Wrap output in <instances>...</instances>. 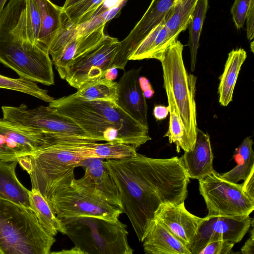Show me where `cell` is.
<instances>
[{
    "instance_id": "obj_1",
    "label": "cell",
    "mask_w": 254,
    "mask_h": 254,
    "mask_svg": "<svg viewBox=\"0 0 254 254\" xmlns=\"http://www.w3.org/2000/svg\"><path fill=\"white\" fill-rule=\"evenodd\" d=\"M104 163L118 188L123 212L140 242L161 204H179L187 197L190 178L181 157L153 158L137 152Z\"/></svg>"
},
{
    "instance_id": "obj_2",
    "label": "cell",
    "mask_w": 254,
    "mask_h": 254,
    "mask_svg": "<svg viewBox=\"0 0 254 254\" xmlns=\"http://www.w3.org/2000/svg\"><path fill=\"white\" fill-rule=\"evenodd\" d=\"M49 106L72 119L97 141L125 144L137 148L151 139L148 127L112 101L84 100L70 95L53 100Z\"/></svg>"
},
{
    "instance_id": "obj_3",
    "label": "cell",
    "mask_w": 254,
    "mask_h": 254,
    "mask_svg": "<svg viewBox=\"0 0 254 254\" xmlns=\"http://www.w3.org/2000/svg\"><path fill=\"white\" fill-rule=\"evenodd\" d=\"M26 0H9L0 15V63L20 77L54 84L49 52L32 43L26 23Z\"/></svg>"
},
{
    "instance_id": "obj_4",
    "label": "cell",
    "mask_w": 254,
    "mask_h": 254,
    "mask_svg": "<svg viewBox=\"0 0 254 254\" xmlns=\"http://www.w3.org/2000/svg\"><path fill=\"white\" fill-rule=\"evenodd\" d=\"M81 143L57 144L18 157V163L30 176L32 189L48 201L56 191L69 186L75 168L85 160Z\"/></svg>"
},
{
    "instance_id": "obj_5",
    "label": "cell",
    "mask_w": 254,
    "mask_h": 254,
    "mask_svg": "<svg viewBox=\"0 0 254 254\" xmlns=\"http://www.w3.org/2000/svg\"><path fill=\"white\" fill-rule=\"evenodd\" d=\"M55 242L31 208L0 199V254H49Z\"/></svg>"
},
{
    "instance_id": "obj_6",
    "label": "cell",
    "mask_w": 254,
    "mask_h": 254,
    "mask_svg": "<svg viewBox=\"0 0 254 254\" xmlns=\"http://www.w3.org/2000/svg\"><path fill=\"white\" fill-rule=\"evenodd\" d=\"M184 46L177 40L164 52L161 63L164 87L167 99L171 101L185 127L188 145L192 150L197 134L195 91L196 77L189 74L185 67Z\"/></svg>"
},
{
    "instance_id": "obj_7",
    "label": "cell",
    "mask_w": 254,
    "mask_h": 254,
    "mask_svg": "<svg viewBox=\"0 0 254 254\" xmlns=\"http://www.w3.org/2000/svg\"><path fill=\"white\" fill-rule=\"evenodd\" d=\"M82 254H132L127 225L119 220L81 216L60 219Z\"/></svg>"
},
{
    "instance_id": "obj_8",
    "label": "cell",
    "mask_w": 254,
    "mask_h": 254,
    "mask_svg": "<svg viewBox=\"0 0 254 254\" xmlns=\"http://www.w3.org/2000/svg\"><path fill=\"white\" fill-rule=\"evenodd\" d=\"M48 202L59 219L89 216L117 221L124 213L120 207L77 183L75 178L69 186L53 193Z\"/></svg>"
},
{
    "instance_id": "obj_9",
    "label": "cell",
    "mask_w": 254,
    "mask_h": 254,
    "mask_svg": "<svg viewBox=\"0 0 254 254\" xmlns=\"http://www.w3.org/2000/svg\"><path fill=\"white\" fill-rule=\"evenodd\" d=\"M198 181L207 216H249L254 210V200L244 192L243 183L227 181L214 169Z\"/></svg>"
},
{
    "instance_id": "obj_10",
    "label": "cell",
    "mask_w": 254,
    "mask_h": 254,
    "mask_svg": "<svg viewBox=\"0 0 254 254\" xmlns=\"http://www.w3.org/2000/svg\"><path fill=\"white\" fill-rule=\"evenodd\" d=\"M3 118L23 126L46 132L78 137L90 142L96 140L87 134L72 119L49 106L29 108L25 104L1 107Z\"/></svg>"
},
{
    "instance_id": "obj_11",
    "label": "cell",
    "mask_w": 254,
    "mask_h": 254,
    "mask_svg": "<svg viewBox=\"0 0 254 254\" xmlns=\"http://www.w3.org/2000/svg\"><path fill=\"white\" fill-rule=\"evenodd\" d=\"M119 43L117 38L106 35L100 43L72 62L64 79L78 89L88 81L104 77L111 67Z\"/></svg>"
},
{
    "instance_id": "obj_12",
    "label": "cell",
    "mask_w": 254,
    "mask_h": 254,
    "mask_svg": "<svg viewBox=\"0 0 254 254\" xmlns=\"http://www.w3.org/2000/svg\"><path fill=\"white\" fill-rule=\"evenodd\" d=\"M249 216H206L188 247L191 254H199L209 243L223 240L240 242L251 227Z\"/></svg>"
},
{
    "instance_id": "obj_13",
    "label": "cell",
    "mask_w": 254,
    "mask_h": 254,
    "mask_svg": "<svg viewBox=\"0 0 254 254\" xmlns=\"http://www.w3.org/2000/svg\"><path fill=\"white\" fill-rule=\"evenodd\" d=\"M175 0H152L148 8L130 32L120 41L112 67L124 70L128 58L139 43L165 17Z\"/></svg>"
},
{
    "instance_id": "obj_14",
    "label": "cell",
    "mask_w": 254,
    "mask_h": 254,
    "mask_svg": "<svg viewBox=\"0 0 254 254\" xmlns=\"http://www.w3.org/2000/svg\"><path fill=\"white\" fill-rule=\"evenodd\" d=\"M0 136L24 150L27 155L71 140L68 135L46 132L0 119Z\"/></svg>"
},
{
    "instance_id": "obj_15",
    "label": "cell",
    "mask_w": 254,
    "mask_h": 254,
    "mask_svg": "<svg viewBox=\"0 0 254 254\" xmlns=\"http://www.w3.org/2000/svg\"><path fill=\"white\" fill-rule=\"evenodd\" d=\"M204 219L189 212L184 202L161 204L154 215L155 220L161 223L187 248Z\"/></svg>"
},
{
    "instance_id": "obj_16",
    "label": "cell",
    "mask_w": 254,
    "mask_h": 254,
    "mask_svg": "<svg viewBox=\"0 0 254 254\" xmlns=\"http://www.w3.org/2000/svg\"><path fill=\"white\" fill-rule=\"evenodd\" d=\"M141 67L123 74L118 85L117 104L136 121L148 127V107L139 83Z\"/></svg>"
},
{
    "instance_id": "obj_17",
    "label": "cell",
    "mask_w": 254,
    "mask_h": 254,
    "mask_svg": "<svg viewBox=\"0 0 254 254\" xmlns=\"http://www.w3.org/2000/svg\"><path fill=\"white\" fill-rule=\"evenodd\" d=\"M78 166L84 169V174L76 179L77 183L90 189L109 203L122 209L118 188L106 167L103 159H85Z\"/></svg>"
},
{
    "instance_id": "obj_18",
    "label": "cell",
    "mask_w": 254,
    "mask_h": 254,
    "mask_svg": "<svg viewBox=\"0 0 254 254\" xmlns=\"http://www.w3.org/2000/svg\"><path fill=\"white\" fill-rule=\"evenodd\" d=\"M181 157L190 179L199 180L211 172L213 155L208 134L197 128L192 150Z\"/></svg>"
},
{
    "instance_id": "obj_19",
    "label": "cell",
    "mask_w": 254,
    "mask_h": 254,
    "mask_svg": "<svg viewBox=\"0 0 254 254\" xmlns=\"http://www.w3.org/2000/svg\"><path fill=\"white\" fill-rule=\"evenodd\" d=\"M148 254H191L188 248L161 223L154 220L142 242Z\"/></svg>"
},
{
    "instance_id": "obj_20",
    "label": "cell",
    "mask_w": 254,
    "mask_h": 254,
    "mask_svg": "<svg viewBox=\"0 0 254 254\" xmlns=\"http://www.w3.org/2000/svg\"><path fill=\"white\" fill-rule=\"evenodd\" d=\"M16 159H0V199L30 207V190L24 187L16 174Z\"/></svg>"
},
{
    "instance_id": "obj_21",
    "label": "cell",
    "mask_w": 254,
    "mask_h": 254,
    "mask_svg": "<svg viewBox=\"0 0 254 254\" xmlns=\"http://www.w3.org/2000/svg\"><path fill=\"white\" fill-rule=\"evenodd\" d=\"M40 16L37 46L49 52L50 47L62 25L64 13L60 7L50 0H34Z\"/></svg>"
},
{
    "instance_id": "obj_22",
    "label": "cell",
    "mask_w": 254,
    "mask_h": 254,
    "mask_svg": "<svg viewBox=\"0 0 254 254\" xmlns=\"http://www.w3.org/2000/svg\"><path fill=\"white\" fill-rule=\"evenodd\" d=\"M247 57L246 52L242 48L233 49L228 54L218 87L219 102L223 106H228L232 101L239 72Z\"/></svg>"
},
{
    "instance_id": "obj_23",
    "label": "cell",
    "mask_w": 254,
    "mask_h": 254,
    "mask_svg": "<svg viewBox=\"0 0 254 254\" xmlns=\"http://www.w3.org/2000/svg\"><path fill=\"white\" fill-rule=\"evenodd\" d=\"M253 140L246 137L234 152L233 158L237 165L228 172L220 174L224 179L232 183L245 181L254 171V152L252 149Z\"/></svg>"
},
{
    "instance_id": "obj_24",
    "label": "cell",
    "mask_w": 254,
    "mask_h": 254,
    "mask_svg": "<svg viewBox=\"0 0 254 254\" xmlns=\"http://www.w3.org/2000/svg\"><path fill=\"white\" fill-rule=\"evenodd\" d=\"M30 207L46 231L55 236L58 232L65 234L66 230L61 220L57 217L45 197L37 190L29 192Z\"/></svg>"
},
{
    "instance_id": "obj_25",
    "label": "cell",
    "mask_w": 254,
    "mask_h": 254,
    "mask_svg": "<svg viewBox=\"0 0 254 254\" xmlns=\"http://www.w3.org/2000/svg\"><path fill=\"white\" fill-rule=\"evenodd\" d=\"M71 95L84 100H103L116 103L117 82L108 80L104 76L84 83Z\"/></svg>"
},
{
    "instance_id": "obj_26",
    "label": "cell",
    "mask_w": 254,
    "mask_h": 254,
    "mask_svg": "<svg viewBox=\"0 0 254 254\" xmlns=\"http://www.w3.org/2000/svg\"><path fill=\"white\" fill-rule=\"evenodd\" d=\"M198 0H188L172 5L166 15L165 25L170 34L177 40L180 34L189 27Z\"/></svg>"
},
{
    "instance_id": "obj_27",
    "label": "cell",
    "mask_w": 254,
    "mask_h": 254,
    "mask_svg": "<svg viewBox=\"0 0 254 254\" xmlns=\"http://www.w3.org/2000/svg\"><path fill=\"white\" fill-rule=\"evenodd\" d=\"M208 6V0H198L189 25L188 45L191 71H194L200 34Z\"/></svg>"
},
{
    "instance_id": "obj_28",
    "label": "cell",
    "mask_w": 254,
    "mask_h": 254,
    "mask_svg": "<svg viewBox=\"0 0 254 254\" xmlns=\"http://www.w3.org/2000/svg\"><path fill=\"white\" fill-rule=\"evenodd\" d=\"M85 152L87 159L106 160L123 159L135 155L137 153L136 148L133 146L108 142L105 143H86Z\"/></svg>"
},
{
    "instance_id": "obj_29",
    "label": "cell",
    "mask_w": 254,
    "mask_h": 254,
    "mask_svg": "<svg viewBox=\"0 0 254 254\" xmlns=\"http://www.w3.org/2000/svg\"><path fill=\"white\" fill-rule=\"evenodd\" d=\"M0 88L25 93L49 103L55 99L49 95L47 90L40 88L37 82L20 77L13 78L0 74Z\"/></svg>"
},
{
    "instance_id": "obj_30",
    "label": "cell",
    "mask_w": 254,
    "mask_h": 254,
    "mask_svg": "<svg viewBox=\"0 0 254 254\" xmlns=\"http://www.w3.org/2000/svg\"><path fill=\"white\" fill-rule=\"evenodd\" d=\"M170 114L169 128L164 137H168L170 143H174L176 145L178 153L182 149L185 152L190 151L186 137L184 126L180 118L173 103L168 100Z\"/></svg>"
},
{
    "instance_id": "obj_31",
    "label": "cell",
    "mask_w": 254,
    "mask_h": 254,
    "mask_svg": "<svg viewBox=\"0 0 254 254\" xmlns=\"http://www.w3.org/2000/svg\"><path fill=\"white\" fill-rule=\"evenodd\" d=\"M76 37L77 25L71 23L64 13L62 27L54 39L49 50L52 60L56 59L65 47Z\"/></svg>"
},
{
    "instance_id": "obj_32",
    "label": "cell",
    "mask_w": 254,
    "mask_h": 254,
    "mask_svg": "<svg viewBox=\"0 0 254 254\" xmlns=\"http://www.w3.org/2000/svg\"><path fill=\"white\" fill-rule=\"evenodd\" d=\"M104 0H82L79 2L63 9L68 20L72 24L78 25L89 20L91 14Z\"/></svg>"
},
{
    "instance_id": "obj_33",
    "label": "cell",
    "mask_w": 254,
    "mask_h": 254,
    "mask_svg": "<svg viewBox=\"0 0 254 254\" xmlns=\"http://www.w3.org/2000/svg\"><path fill=\"white\" fill-rule=\"evenodd\" d=\"M127 0H124L106 12L92 17L82 24L77 25V37L87 35L100 27L106 25L107 22L114 18L120 12Z\"/></svg>"
},
{
    "instance_id": "obj_34",
    "label": "cell",
    "mask_w": 254,
    "mask_h": 254,
    "mask_svg": "<svg viewBox=\"0 0 254 254\" xmlns=\"http://www.w3.org/2000/svg\"><path fill=\"white\" fill-rule=\"evenodd\" d=\"M26 23L28 38L37 45L40 29V16L38 8L34 0H26Z\"/></svg>"
},
{
    "instance_id": "obj_35",
    "label": "cell",
    "mask_w": 254,
    "mask_h": 254,
    "mask_svg": "<svg viewBox=\"0 0 254 254\" xmlns=\"http://www.w3.org/2000/svg\"><path fill=\"white\" fill-rule=\"evenodd\" d=\"M252 0H234L231 8V13L238 30L243 27L246 17Z\"/></svg>"
},
{
    "instance_id": "obj_36",
    "label": "cell",
    "mask_w": 254,
    "mask_h": 254,
    "mask_svg": "<svg viewBox=\"0 0 254 254\" xmlns=\"http://www.w3.org/2000/svg\"><path fill=\"white\" fill-rule=\"evenodd\" d=\"M26 155L27 153L22 148L0 136V160H14L16 159L18 157Z\"/></svg>"
},
{
    "instance_id": "obj_37",
    "label": "cell",
    "mask_w": 254,
    "mask_h": 254,
    "mask_svg": "<svg viewBox=\"0 0 254 254\" xmlns=\"http://www.w3.org/2000/svg\"><path fill=\"white\" fill-rule=\"evenodd\" d=\"M235 244L228 241L218 240L208 243L199 254H228L232 253Z\"/></svg>"
},
{
    "instance_id": "obj_38",
    "label": "cell",
    "mask_w": 254,
    "mask_h": 254,
    "mask_svg": "<svg viewBox=\"0 0 254 254\" xmlns=\"http://www.w3.org/2000/svg\"><path fill=\"white\" fill-rule=\"evenodd\" d=\"M247 37L251 41L254 37V0H252L246 17Z\"/></svg>"
},
{
    "instance_id": "obj_39",
    "label": "cell",
    "mask_w": 254,
    "mask_h": 254,
    "mask_svg": "<svg viewBox=\"0 0 254 254\" xmlns=\"http://www.w3.org/2000/svg\"><path fill=\"white\" fill-rule=\"evenodd\" d=\"M124 0H104L102 4L91 14L89 20L117 6Z\"/></svg>"
},
{
    "instance_id": "obj_40",
    "label": "cell",
    "mask_w": 254,
    "mask_h": 254,
    "mask_svg": "<svg viewBox=\"0 0 254 254\" xmlns=\"http://www.w3.org/2000/svg\"><path fill=\"white\" fill-rule=\"evenodd\" d=\"M244 192L252 199L254 200V171L252 172L243 183Z\"/></svg>"
},
{
    "instance_id": "obj_41",
    "label": "cell",
    "mask_w": 254,
    "mask_h": 254,
    "mask_svg": "<svg viewBox=\"0 0 254 254\" xmlns=\"http://www.w3.org/2000/svg\"><path fill=\"white\" fill-rule=\"evenodd\" d=\"M252 229L250 231V236L241 248V253L243 254H254V220L251 224Z\"/></svg>"
},
{
    "instance_id": "obj_42",
    "label": "cell",
    "mask_w": 254,
    "mask_h": 254,
    "mask_svg": "<svg viewBox=\"0 0 254 254\" xmlns=\"http://www.w3.org/2000/svg\"><path fill=\"white\" fill-rule=\"evenodd\" d=\"M139 83L145 97L147 98L151 97L154 91L148 80L145 77L139 76Z\"/></svg>"
},
{
    "instance_id": "obj_43",
    "label": "cell",
    "mask_w": 254,
    "mask_h": 254,
    "mask_svg": "<svg viewBox=\"0 0 254 254\" xmlns=\"http://www.w3.org/2000/svg\"><path fill=\"white\" fill-rule=\"evenodd\" d=\"M169 113L168 107L162 105H156L154 107L153 114L157 120H162L165 119Z\"/></svg>"
},
{
    "instance_id": "obj_44",
    "label": "cell",
    "mask_w": 254,
    "mask_h": 254,
    "mask_svg": "<svg viewBox=\"0 0 254 254\" xmlns=\"http://www.w3.org/2000/svg\"><path fill=\"white\" fill-rule=\"evenodd\" d=\"M118 75V69L115 67H110L105 72L104 77L108 80H114Z\"/></svg>"
},
{
    "instance_id": "obj_45",
    "label": "cell",
    "mask_w": 254,
    "mask_h": 254,
    "mask_svg": "<svg viewBox=\"0 0 254 254\" xmlns=\"http://www.w3.org/2000/svg\"><path fill=\"white\" fill-rule=\"evenodd\" d=\"M82 254L80 250L76 248V247H74L70 250H62L60 252H51V254Z\"/></svg>"
},
{
    "instance_id": "obj_46",
    "label": "cell",
    "mask_w": 254,
    "mask_h": 254,
    "mask_svg": "<svg viewBox=\"0 0 254 254\" xmlns=\"http://www.w3.org/2000/svg\"><path fill=\"white\" fill-rule=\"evenodd\" d=\"M82 0H65L64 4L62 7L63 9L68 8L79 2Z\"/></svg>"
},
{
    "instance_id": "obj_47",
    "label": "cell",
    "mask_w": 254,
    "mask_h": 254,
    "mask_svg": "<svg viewBox=\"0 0 254 254\" xmlns=\"http://www.w3.org/2000/svg\"><path fill=\"white\" fill-rule=\"evenodd\" d=\"M7 0H0V15L3 10Z\"/></svg>"
},
{
    "instance_id": "obj_48",
    "label": "cell",
    "mask_w": 254,
    "mask_h": 254,
    "mask_svg": "<svg viewBox=\"0 0 254 254\" xmlns=\"http://www.w3.org/2000/svg\"><path fill=\"white\" fill-rule=\"evenodd\" d=\"M188 0H175L174 2V4L183 3H185V2H186Z\"/></svg>"
},
{
    "instance_id": "obj_49",
    "label": "cell",
    "mask_w": 254,
    "mask_h": 254,
    "mask_svg": "<svg viewBox=\"0 0 254 254\" xmlns=\"http://www.w3.org/2000/svg\"><path fill=\"white\" fill-rule=\"evenodd\" d=\"M251 49H252V52H254V42H252L251 43Z\"/></svg>"
}]
</instances>
